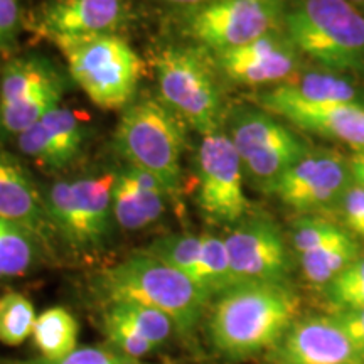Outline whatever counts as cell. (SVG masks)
I'll return each mask as SVG.
<instances>
[{"instance_id":"obj_1","label":"cell","mask_w":364,"mask_h":364,"mask_svg":"<svg viewBox=\"0 0 364 364\" xmlns=\"http://www.w3.org/2000/svg\"><path fill=\"white\" fill-rule=\"evenodd\" d=\"M208 336L226 359L270 351L299 318L300 299L290 284H238L211 300Z\"/></svg>"},{"instance_id":"obj_2","label":"cell","mask_w":364,"mask_h":364,"mask_svg":"<svg viewBox=\"0 0 364 364\" xmlns=\"http://www.w3.org/2000/svg\"><path fill=\"white\" fill-rule=\"evenodd\" d=\"M93 285L103 304L134 302L167 314L177 334L186 338L193 336L209 306L206 295L189 277L144 250L103 268Z\"/></svg>"},{"instance_id":"obj_3","label":"cell","mask_w":364,"mask_h":364,"mask_svg":"<svg viewBox=\"0 0 364 364\" xmlns=\"http://www.w3.org/2000/svg\"><path fill=\"white\" fill-rule=\"evenodd\" d=\"M284 31L324 71L364 68V14L348 0H297L285 12Z\"/></svg>"},{"instance_id":"obj_4","label":"cell","mask_w":364,"mask_h":364,"mask_svg":"<svg viewBox=\"0 0 364 364\" xmlns=\"http://www.w3.org/2000/svg\"><path fill=\"white\" fill-rule=\"evenodd\" d=\"M184 122L162 102L145 98L130 103L122 113L115 145L129 166L149 172L179 203L182 182Z\"/></svg>"},{"instance_id":"obj_5","label":"cell","mask_w":364,"mask_h":364,"mask_svg":"<svg viewBox=\"0 0 364 364\" xmlns=\"http://www.w3.org/2000/svg\"><path fill=\"white\" fill-rule=\"evenodd\" d=\"M215 66L199 46L171 44L154 58L161 102L201 134L223 125V97Z\"/></svg>"},{"instance_id":"obj_6","label":"cell","mask_w":364,"mask_h":364,"mask_svg":"<svg viewBox=\"0 0 364 364\" xmlns=\"http://www.w3.org/2000/svg\"><path fill=\"white\" fill-rule=\"evenodd\" d=\"M68 73L88 100L103 110H125L142 76V59L117 34L58 41Z\"/></svg>"},{"instance_id":"obj_7","label":"cell","mask_w":364,"mask_h":364,"mask_svg":"<svg viewBox=\"0 0 364 364\" xmlns=\"http://www.w3.org/2000/svg\"><path fill=\"white\" fill-rule=\"evenodd\" d=\"M117 172L61 179L44 193L58 241L71 253L90 257L112 236V193Z\"/></svg>"},{"instance_id":"obj_8","label":"cell","mask_w":364,"mask_h":364,"mask_svg":"<svg viewBox=\"0 0 364 364\" xmlns=\"http://www.w3.org/2000/svg\"><path fill=\"white\" fill-rule=\"evenodd\" d=\"M228 135L238 152L245 176L257 189L272 194L280 177L309 145L282 118L263 108H240L230 117Z\"/></svg>"},{"instance_id":"obj_9","label":"cell","mask_w":364,"mask_h":364,"mask_svg":"<svg viewBox=\"0 0 364 364\" xmlns=\"http://www.w3.org/2000/svg\"><path fill=\"white\" fill-rule=\"evenodd\" d=\"M285 12V0H208L188 9L182 31L194 46L218 54L279 29Z\"/></svg>"},{"instance_id":"obj_10","label":"cell","mask_w":364,"mask_h":364,"mask_svg":"<svg viewBox=\"0 0 364 364\" xmlns=\"http://www.w3.org/2000/svg\"><path fill=\"white\" fill-rule=\"evenodd\" d=\"M66 83L56 66L38 54L14 58L0 75V130L21 135L61 107Z\"/></svg>"},{"instance_id":"obj_11","label":"cell","mask_w":364,"mask_h":364,"mask_svg":"<svg viewBox=\"0 0 364 364\" xmlns=\"http://www.w3.org/2000/svg\"><path fill=\"white\" fill-rule=\"evenodd\" d=\"M196 201L213 225H238L252 215L245 193V171L226 132L204 135L198 150Z\"/></svg>"},{"instance_id":"obj_12","label":"cell","mask_w":364,"mask_h":364,"mask_svg":"<svg viewBox=\"0 0 364 364\" xmlns=\"http://www.w3.org/2000/svg\"><path fill=\"white\" fill-rule=\"evenodd\" d=\"M351 182V164L343 154L331 149H309L280 177L272 194L287 208L311 215L339 204Z\"/></svg>"},{"instance_id":"obj_13","label":"cell","mask_w":364,"mask_h":364,"mask_svg":"<svg viewBox=\"0 0 364 364\" xmlns=\"http://www.w3.org/2000/svg\"><path fill=\"white\" fill-rule=\"evenodd\" d=\"M225 243L238 284H289L290 250L279 225L270 218L247 216L225 236Z\"/></svg>"},{"instance_id":"obj_14","label":"cell","mask_w":364,"mask_h":364,"mask_svg":"<svg viewBox=\"0 0 364 364\" xmlns=\"http://www.w3.org/2000/svg\"><path fill=\"white\" fill-rule=\"evenodd\" d=\"M215 65L233 83L277 86L294 78L300 53L285 31L275 29L252 43L215 54Z\"/></svg>"},{"instance_id":"obj_15","label":"cell","mask_w":364,"mask_h":364,"mask_svg":"<svg viewBox=\"0 0 364 364\" xmlns=\"http://www.w3.org/2000/svg\"><path fill=\"white\" fill-rule=\"evenodd\" d=\"M272 364H364L334 316L297 318L270 349Z\"/></svg>"},{"instance_id":"obj_16","label":"cell","mask_w":364,"mask_h":364,"mask_svg":"<svg viewBox=\"0 0 364 364\" xmlns=\"http://www.w3.org/2000/svg\"><path fill=\"white\" fill-rule=\"evenodd\" d=\"M124 0H49L27 19V29L51 43L117 34Z\"/></svg>"},{"instance_id":"obj_17","label":"cell","mask_w":364,"mask_h":364,"mask_svg":"<svg viewBox=\"0 0 364 364\" xmlns=\"http://www.w3.org/2000/svg\"><path fill=\"white\" fill-rule=\"evenodd\" d=\"M0 218L24 228L54 257L59 245L44 194L12 154L0 149Z\"/></svg>"},{"instance_id":"obj_18","label":"cell","mask_w":364,"mask_h":364,"mask_svg":"<svg viewBox=\"0 0 364 364\" xmlns=\"http://www.w3.org/2000/svg\"><path fill=\"white\" fill-rule=\"evenodd\" d=\"M16 139L21 152L39 167L61 171L83 152L86 127L75 110L58 107Z\"/></svg>"},{"instance_id":"obj_19","label":"cell","mask_w":364,"mask_h":364,"mask_svg":"<svg viewBox=\"0 0 364 364\" xmlns=\"http://www.w3.org/2000/svg\"><path fill=\"white\" fill-rule=\"evenodd\" d=\"M263 110L284 118L297 129L322 139L341 142L356 152L364 150V107L361 103L307 105L285 102H257Z\"/></svg>"},{"instance_id":"obj_20","label":"cell","mask_w":364,"mask_h":364,"mask_svg":"<svg viewBox=\"0 0 364 364\" xmlns=\"http://www.w3.org/2000/svg\"><path fill=\"white\" fill-rule=\"evenodd\" d=\"M169 193L149 172L127 166L117 171L112 193L113 221L120 230L135 233L156 225L166 215Z\"/></svg>"},{"instance_id":"obj_21","label":"cell","mask_w":364,"mask_h":364,"mask_svg":"<svg viewBox=\"0 0 364 364\" xmlns=\"http://www.w3.org/2000/svg\"><path fill=\"white\" fill-rule=\"evenodd\" d=\"M285 102L317 107V105L359 103L358 91L343 76L329 71H311L294 76L285 83L262 91L257 102Z\"/></svg>"},{"instance_id":"obj_22","label":"cell","mask_w":364,"mask_h":364,"mask_svg":"<svg viewBox=\"0 0 364 364\" xmlns=\"http://www.w3.org/2000/svg\"><path fill=\"white\" fill-rule=\"evenodd\" d=\"M51 258L33 233L0 218V282L19 279Z\"/></svg>"},{"instance_id":"obj_23","label":"cell","mask_w":364,"mask_h":364,"mask_svg":"<svg viewBox=\"0 0 364 364\" xmlns=\"http://www.w3.org/2000/svg\"><path fill=\"white\" fill-rule=\"evenodd\" d=\"M78 338V321L68 309L56 306L39 314L31 339L41 358L46 361H59L80 348Z\"/></svg>"},{"instance_id":"obj_24","label":"cell","mask_w":364,"mask_h":364,"mask_svg":"<svg viewBox=\"0 0 364 364\" xmlns=\"http://www.w3.org/2000/svg\"><path fill=\"white\" fill-rule=\"evenodd\" d=\"M191 280L206 295L209 304L218 295L238 285L231 268L225 238L213 233H203L201 253Z\"/></svg>"},{"instance_id":"obj_25","label":"cell","mask_w":364,"mask_h":364,"mask_svg":"<svg viewBox=\"0 0 364 364\" xmlns=\"http://www.w3.org/2000/svg\"><path fill=\"white\" fill-rule=\"evenodd\" d=\"M359 247L351 235L321 247L312 252L300 255L299 263L304 279L314 287H327L339 273L358 260Z\"/></svg>"},{"instance_id":"obj_26","label":"cell","mask_w":364,"mask_h":364,"mask_svg":"<svg viewBox=\"0 0 364 364\" xmlns=\"http://www.w3.org/2000/svg\"><path fill=\"white\" fill-rule=\"evenodd\" d=\"M36 309L29 299L21 292L0 295V344L21 346L33 338Z\"/></svg>"},{"instance_id":"obj_27","label":"cell","mask_w":364,"mask_h":364,"mask_svg":"<svg viewBox=\"0 0 364 364\" xmlns=\"http://www.w3.org/2000/svg\"><path fill=\"white\" fill-rule=\"evenodd\" d=\"M201 245L203 235L169 233L154 240L147 248H144V252L191 279L198 265Z\"/></svg>"},{"instance_id":"obj_28","label":"cell","mask_w":364,"mask_h":364,"mask_svg":"<svg viewBox=\"0 0 364 364\" xmlns=\"http://www.w3.org/2000/svg\"><path fill=\"white\" fill-rule=\"evenodd\" d=\"M105 307H110L124 321L134 327L142 338L149 341L154 348H162L177 332L176 324L172 318L161 311L150 309L147 306H140L134 302H110L105 304Z\"/></svg>"},{"instance_id":"obj_29","label":"cell","mask_w":364,"mask_h":364,"mask_svg":"<svg viewBox=\"0 0 364 364\" xmlns=\"http://www.w3.org/2000/svg\"><path fill=\"white\" fill-rule=\"evenodd\" d=\"M344 235H348V231L331 220L306 215L294 223L290 243H292L295 255L300 257V255L312 252V250L326 247L332 241L343 238Z\"/></svg>"},{"instance_id":"obj_30","label":"cell","mask_w":364,"mask_h":364,"mask_svg":"<svg viewBox=\"0 0 364 364\" xmlns=\"http://www.w3.org/2000/svg\"><path fill=\"white\" fill-rule=\"evenodd\" d=\"M102 326L105 336L108 339V344L115 348L117 351L125 354V356L142 361L144 358L157 351V348H154L147 339L142 338L129 322L124 321L110 307H105Z\"/></svg>"},{"instance_id":"obj_31","label":"cell","mask_w":364,"mask_h":364,"mask_svg":"<svg viewBox=\"0 0 364 364\" xmlns=\"http://www.w3.org/2000/svg\"><path fill=\"white\" fill-rule=\"evenodd\" d=\"M22 364H144L142 361L132 359L115 348L108 346H83L78 348L70 356L59 359V361H46L39 358L34 361H26Z\"/></svg>"},{"instance_id":"obj_32","label":"cell","mask_w":364,"mask_h":364,"mask_svg":"<svg viewBox=\"0 0 364 364\" xmlns=\"http://www.w3.org/2000/svg\"><path fill=\"white\" fill-rule=\"evenodd\" d=\"M346 228L353 233L364 236V188L351 182L339 203Z\"/></svg>"},{"instance_id":"obj_33","label":"cell","mask_w":364,"mask_h":364,"mask_svg":"<svg viewBox=\"0 0 364 364\" xmlns=\"http://www.w3.org/2000/svg\"><path fill=\"white\" fill-rule=\"evenodd\" d=\"M24 19L17 0H0V51H7L16 44Z\"/></svg>"},{"instance_id":"obj_34","label":"cell","mask_w":364,"mask_h":364,"mask_svg":"<svg viewBox=\"0 0 364 364\" xmlns=\"http://www.w3.org/2000/svg\"><path fill=\"white\" fill-rule=\"evenodd\" d=\"M339 326L343 327L353 344L356 346L358 351L364 358V307L348 309V311H338L332 314Z\"/></svg>"},{"instance_id":"obj_35","label":"cell","mask_w":364,"mask_h":364,"mask_svg":"<svg viewBox=\"0 0 364 364\" xmlns=\"http://www.w3.org/2000/svg\"><path fill=\"white\" fill-rule=\"evenodd\" d=\"M358 285H364V258H358L356 262H353L326 287V290L327 292H338V290L353 289Z\"/></svg>"},{"instance_id":"obj_36","label":"cell","mask_w":364,"mask_h":364,"mask_svg":"<svg viewBox=\"0 0 364 364\" xmlns=\"http://www.w3.org/2000/svg\"><path fill=\"white\" fill-rule=\"evenodd\" d=\"M327 299L338 311L364 307V285L353 287V289L338 290V292H327Z\"/></svg>"},{"instance_id":"obj_37","label":"cell","mask_w":364,"mask_h":364,"mask_svg":"<svg viewBox=\"0 0 364 364\" xmlns=\"http://www.w3.org/2000/svg\"><path fill=\"white\" fill-rule=\"evenodd\" d=\"M349 164H351L353 182L364 188V156L363 154H356V157H353Z\"/></svg>"},{"instance_id":"obj_38","label":"cell","mask_w":364,"mask_h":364,"mask_svg":"<svg viewBox=\"0 0 364 364\" xmlns=\"http://www.w3.org/2000/svg\"><path fill=\"white\" fill-rule=\"evenodd\" d=\"M159 2L169 4V6H177V7H186V9H194L201 4L208 2V0H159Z\"/></svg>"},{"instance_id":"obj_39","label":"cell","mask_w":364,"mask_h":364,"mask_svg":"<svg viewBox=\"0 0 364 364\" xmlns=\"http://www.w3.org/2000/svg\"><path fill=\"white\" fill-rule=\"evenodd\" d=\"M348 2H351L354 7H358L364 14V0H348Z\"/></svg>"},{"instance_id":"obj_40","label":"cell","mask_w":364,"mask_h":364,"mask_svg":"<svg viewBox=\"0 0 364 364\" xmlns=\"http://www.w3.org/2000/svg\"><path fill=\"white\" fill-rule=\"evenodd\" d=\"M356 154H363V156H364V150H363V152H356Z\"/></svg>"}]
</instances>
